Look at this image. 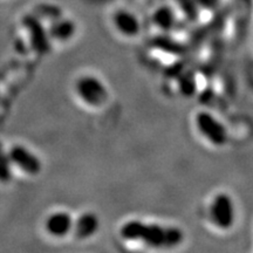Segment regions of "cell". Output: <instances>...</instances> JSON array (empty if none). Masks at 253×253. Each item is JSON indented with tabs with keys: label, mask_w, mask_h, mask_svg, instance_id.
Masks as SVG:
<instances>
[{
	"label": "cell",
	"mask_w": 253,
	"mask_h": 253,
	"mask_svg": "<svg viewBox=\"0 0 253 253\" xmlns=\"http://www.w3.org/2000/svg\"><path fill=\"white\" fill-rule=\"evenodd\" d=\"M210 219L217 229L230 230L236 221V205L230 195L219 192L210 204Z\"/></svg>",
	"instance_id": "cell-3"
},
{
	"label": "cell",
	"mask_w": 253,
	"mask_h": 253,
	"mask_svg": "<svg viewBox=\"0 0 253 253\" xmlns=\"http://www.w3.org/2000/svg\"><path fill=\"white\" fill-rule=\"evenodd\" d=\"M195 123L199 134L214 147H224L229 141V131L226 126L211 113L199 112L196 115Z\"/></svg>",
	"instance_id": "cell-2"
},
{
	"label": "cell",
	"mask_w": 253,
	"mask_h": 253,
	"mask_svg": "<svg viewBox=\"0 0 253 253\" xmlns=\"http://www.w3.org/2000/svg\"><path fill=\"white\" fill-rule=\"evenodd\" d=\"M153 21L162 31H171L176 25V14L169 6H161L153 14Z\"/></svg>",
	"instance_id": "cell-10"
},
{
	"label": "cell",
	"mask_w": 253,
	"mask_h": 253,
	"mask_svg": "<svg viewBox=\"0 0 253 253\" xmlns=\"http://www.w3.org/2000/svg\"><path fill=\"white\" fill-rule=\"evenodd\" d=\"M120 235L128 242L141 243L153 249H173L184 242V232L176 226L131 219L121 226Z\"/></svg>",
	"instance_id": "cell-1"
},
{
	"label": "cell",
	"mask_w": 253,
	"mask_h": 253,
	"mask_svg": "<svg viewBox=\"0 0 253 253\" xmlns=\"http://www.w3.org/2000/svg\"><path fill=\"white\" fill-rule=\"evenodd\" d=\"M9 158L28 175H38L41 171V161L23 145H14L9 150Z\"/></svg>",
	"instance_id": "cell-5"
},
{
	"label": "cell",
	"mask_w": 253,
	"mask_h": 253,
	"mask_svg": "<svg viewBox=\"0 0 253 253\" xmlns=\"http://www.w3.org/2000/svg\"><path fill=\"white\" fill-rule=\"evenodd\" d=\"M77 91L80 99L91 107L103 106L109 96L106 84L94 75H86L79 79Z\"/></svg>",
	"instance_id": "cell-4"
},
{
	"label": "cell",
	"mask_w": 253,
	"mask_h": 253,
	"mask_svg": "<svg viewBox=\"0 0 253 253\" xmlns=\"http://www.w3.org/2000/svg\"><path fill=\"white\" fill-rule=\"evenodd\" d=\"M101 221L96 213L84 212L82 213L74 224L75 236L79 239H88L95 236L100 230Z\"/></svg>",
	"instance_id": "cell-8"
},
{
	"label": "cell",
	"mask_w": 253,
	"mask_h": 253,
	"mask_svg": "<svg viewBox=\"0 0 253 253\" xmlns=\"http://www.w3.org/2000/svg\"><path fill=\"white\" fill-rule=\"evenodd\" d=\"M77 26L69 19L56 18L49 26V36L58 41H68L74 37Z\"/></svg>",
	"instance_id": "cell-9"
},
{
	"label": "cell",
	"mask_w": 253,
	"mask_h": 253,
	"mask_svg": "<svg viewBox=\"0 0 253 253\" xmlns=\"http://www.w3.org/2000/svg\"><path fill=\"white\" fill-rule=\"evenodd\" d=\"M73 227H74V220L71 214L65 211L52 213L46 220V230L53 237L61 238L67 236Z\"/></svg>",
	"instance_id": "cell-7"
},
{
	"label": "cell",
	"mask_w": 253,
	"mask_h": 253,
	"mask_svg": "<svg viewBox=\"0 0 253 253\" xmlns=\"http://www.w3.org/2000/svg\"><path fill=\"white\" fill-rule=\"evenodd\" d=\"M38 12L40 14L47 15V17H52V18H59L61 15V11H60L59 7H55V6L52 5H41L38 8Z\"/></svg>",
	"instance_id": "cell-11"
},
{
	"label": "cell",
	"mask_w": 253,
	"mask_h": 253,
	"mask_svg": "<svg viewBox=\"0 0 253 253\" xmlns=\"http://www.w3.org/2000/svg\"><path fill=\"white\" fill-rule=\"evenodd\" d=\"M114 25L122 36L128 38L137 36L142 28L138 18L126 9H120L114 14Z\"/></svg>",
	"instance_id": "cell-6"
}]
</instances>
